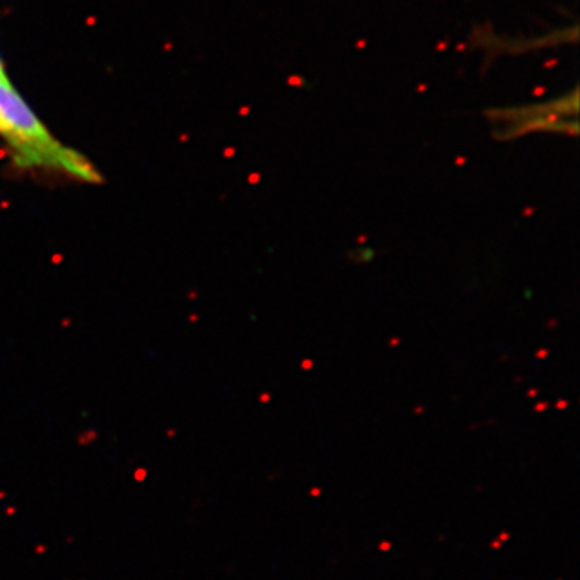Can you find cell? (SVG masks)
<instances>
[{"label": "cell", "instance_id": "1", "mask_svg": "<svg viewBox=\"0 0 580 580\" xmlns=\"http://www.w3.org/2000/svg\"><path fill=\"white\" fill-rule=\"evenodd\" d=\"M0 142L19 166L47 170L82 182L100 179L87 158L52 134L12 79L0 81Z\"/></svg>", "mask_w": 580, "mask_h": 580}, {"label": "cell", "instance_id": "2", "mask_svg": "<svg viewBox=\"0 0 580 580\" xmlns=\"http://www.w3.org/2000/svg\"><path fill=\"white\" fill-rule=\"evenodd\" d=\"M5 79H10L8 73H7V66H5V61L2 58V54H0V81H5Z\"/></svg>", "mask_w": 580, "mask_h": 580}]
</instances>
